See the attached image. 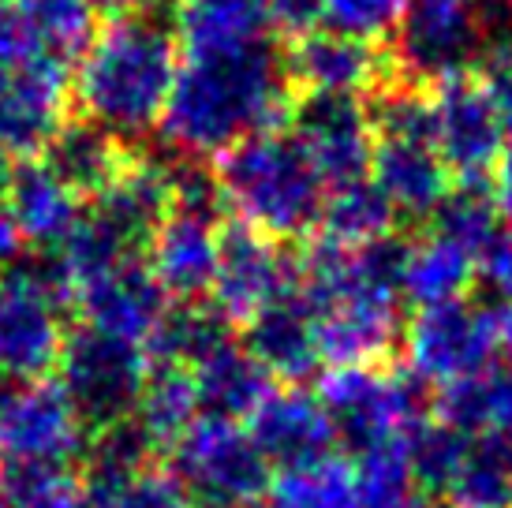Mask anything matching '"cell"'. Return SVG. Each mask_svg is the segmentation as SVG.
Segmentation results:
<instances>
[{
  "label": "cell",
  "instance_id": "cell-43",
  "mask_svg": "<svg viewBox=\"0 0 512 508\" xmlns=\"http://www.w3.org/2000/svg\"><path fill=\"white\" fill-rule=\"evenodd\" d=\"M486 83V94L494 101V109H498V120L505 127V135L512 139V57H501L490 75L483 79Z\"/></svg>",
  "mask_w": 512,
  "mask_h": 508
},
{
  "label": "cell",
  "instance_id": "cell-1",
  "mask_svg": "<svg viewBox=\"0 0 512 508\" xmlns=\"http://www.w3.org/2000/svg\"><path fill=\"white\" fill-rule=\"evenodd\" d=\"M292 113L285 60L270 38L240 49L180 53L161 135L176 157L206 161L236 142L277 131Z\"/></svg>",
  "mask_w": 512,
  "mask_h": 508
},
{
  "label": "cell",
  "instance_id": "cell-37",
  "mask_svg": "<svg viewBox=\"0 0 512 508\" xmlns=\"http://www.w3.org/2000/svg\"><path fill=\"white\" fill-rule=\"evenodd\" d=\"M15 12L60 57L94 38V0H15Z\"/></svg>",
  "mask_w": 512,
  "mask_h": 508
},
{
  "label": "cell",
  "instance_id": "cell-25",
  "mask_svg": "<svg viewBox=\"0 0 512 508\" xmlns=\"http://www.w3.org/2000/svg\"><path fill=\"white\" fill-rule=\"evenodd\" d=\"M232 322L214 303H176L161 314L157 329L143 344L150 367L199 370L206 359H214L221 348L232 344Z\"/></svg>",
  "mask_w": 512,
  "mask_h": 508
},
{
  "label": "cell",
  "instance_id": "cell-39",
  "mask_svg": "<svg viewBox=\"0 0 512 508\" xmlns=\"http://www.w3.org/2000/svg\"><path fill=\"white\" fill-rule=\"evenodd\" d=\"M225 210L228 202L217 172H210L206 161H195V157H172V213H187L217 225Z\"/></svg>",
  "mask_w": 512,
  "mask_h": 508
},
{
  "label": "cell",
  "instance_id": "cell-49",
  "mask_svg": "<svg viewBox=\"0 0 512 508\" xmlns=\"http://www.w3.org/2000/svg\"><path fill=\"white\" fill-rule=\"evenodd\" d=\"M464 4H468V0H464Z\"/></svg>",
  "mask_w": 512,
  "mask_h": 508
},
{
  "label": "cell",
  "instance_id": "cell-38",
  "mask_svg": "<svg viewBox=\"0 0 512 508\" xmlns=\"http://www.w3.org/2000/svg\"><path fill=\"white\" fill-rule=\"evenodd\" d=\"M415 0H322V23L333 34L374 42L404 23Z\"/></svg>",
  "mask_w": 512,
  "mask_h": 508
},
{
  "label": "cell",
  "instance_id": "cell-32",
  "mask_svg": "<svg viewBox=\"0 0 512 508\" xmlns=\"http://www.w3.org/2000/svg\"><path fill=\"white\" fill-rule=\"evenodd\" d=\"M273 508H356V467L344 456H322L311 464L277 471Z\"/></svg>",
  "mask_w": 512,
  "mask_h": 508
},
{
  "label": "cell",
  "instance_id": "cell-40",
  "mask_svg": "<svg viewBox=\"0 0 512 508\" xmlns=\"http://www.w3.org/2000/svg\"><path fill=\"white\" fill-rule=\"evenodd\" d=\"M86 508H195L180 482L172 479V471L146 467L124 486H116L113 494L86 501Z\"/></svg>",
  "mask_w": 512,
  "mask_h": 508
},
{
  "label": "cell",
  "instance_id": "cell-16",
  "mask_svg": "<svg viewBox=\"0 0 512 508\" xmlns=\"http://www.w3.org/2000/svg\"><path fill=\"white\" fill-rule=\"evenodd\" d=\"M247 434L266 456V464L277 471L322 460L337 445V430L329 423L322 400L318 393H307L303 385L273 389L262 400V408L247 419Z\"/></svg>",
  "mask_w": 512,
  "mask_h": 508
},
{
  "label": "cell",
  "instance_id": "cell-2",
  "mask_svg": "<svg viewBox=\"0 0 512 508\" xmlns=\"http://www.w3.org/2000/svg\"><path fill=\"white\" fill-rule=\"evenodd\" d=\"M180 68V42L150 15H116L83 45L72 94L83 120L116 139L161 127Z\"/></svg>",
  "mask_w": 512,
  "mask_h": 508
},
{
  "label": "cell",
  "instance_id": "cell-34",
  "mask_svg": "<svg viewBox=\"0 0 512 508\" xmlns=\"http://www.w3.org/2000/svg\"><path fill=\"white\" fill-rule=\"evenodd\" d=\"M445 497L453 508H512V452L490 438H471Z\"/></svg>",
  "mask_w": 512,
  "mask_h": 508
},
{
  "label": "cell",
  "instance_id": "cell-23",
  "mask_svg": "<svg viewBox=\"0 0 512 508\" xmlns=\"http://www.w3.org/2000/svg\"><path fill=\"white\" fill-rule=\"evenodd\" d=\"M195 378V396H199L202 419H221V423H247L262 400L273 393V378L255 363V355L243 344H228L214 359H206Z\"/></svg>",
  "mask_w": 512,
  "mask_h": 508
},
{
  "label": "cell",
  "instance_id": "cell-26",
  "mask_svg": "<svg viewBox=\"0 0 512 508\" xmlns=\"http://www.w3.org/2000/svg\"><path fill=\"white\" fill-rule=\"evenodd\" d=\"M270 38L262 0H184L180 4V53L240 49Z\"/></svg>",
  "mask_w": 512,
  "mask_h": 508
},
{
  "label": "cell",
  "instance_id": "cell-19",
  "mask_svg": "<svg viewBox=\"0 0 512 508\" xmlns=\"http://www.w3.org/2000/svg\"><path fill=\"white\" fill-rule=\"evenodd\" d=\"M285 71L288 83L303 86V94L359 98L382 83L385 60L370 42L322 30L292 45V53L285 57Z\"/></svg>",
  "mask_w": 512,
  "mask_h": 508
},
{
  "label": "cell",
  "instance_id": "cell-22",
  "mask_svg": "<svg viewBox=\"0 0 512 508\" xmlns=\"http://www.w3.org/2000/svg\"><path fill=\"white\" fill-rule=\"evenodd\" d=\"M128 157L131 150L124 139L109 135L105 127L90 120H64L38 161L79 198H98L124 172Z\"/></svg>",
  "mask_w": 512,
  "mask_h": 508
},
{
  "label": "cell",
  "instance_id": "cell-44",
  "mask_svg": "<svg viewBox=\"0 0 512 508\" xmlns=\"http://www.w3.org/2000/svg\"><path fill=\"white\" fill-rule=\"evenodd\" d=\"M494 202H498L505 225L512 228V139L505 142L498 165H494Z\"/></svg>",
  "mask_w": 512,
  "mask_h": 508
},
{
  "label": "cell",
  "instance_id": "cell-27",
  "mask_svg": "<svg viewBox=\"0 0 512 508\" xmlns=\"http://www.w3.org/2000/svg\"><path fill=\"white\" fill-rule=\"evenodd\" d=\"M397 225V210L393 202L382 195V187L374 180H352V184L329 187L326 202H322V217H318V236L337 247L359 251L367 243H378L393 236Z\"/></svg>",
  "mask_w": 512,
  "mask_h": 508
},
{
  "label": "cell",
  "instance_id": "cell-50",
  "mask_svg": "<svg viewBox=\"0 0 512 508\" xmlns=\"http://www.w3.org/2000/svg\"><path fill=\"white\" fill-rule=\"evenodd\" d=\"M509 452H512V449H509Z\"/></svg>",
  "mask_w": 512,
  "mask_h": 508
},
{
  "label": "cell",
  "instance_id": "cell-4",
  "mask_svg": "<svg viewBox=\"0 0 512 508\" xmlns=\"http://www.w3.org/2000/svg\"><path fill=\"white\" fill-rule=\"evenodd\" d=\"M72 299L75 281L53 251L0 269V381H45L57 370Z\"/></svg>",
  "mask_w": 512,
  "mask_h": 508
},
{
  "label": "cell",
  "instance_id": "cell-41",
  "mask_svg": "<svg viewBox=\"0 0 512 508\" xmlns=\"http://www.w3.org/2000/svg\"><path fill=\"white\" fill-rule=\"evenodd\" d=\"M266 19L273 30H281L288 38H307L322 23V0H262Z\"/></svg>",
  "mask_w": 512,
  "mask_h": 508
},
{
  "label": "cell",
  "instance_id": "cell-10",
  "mask_svg": "<svg viewBox=\"0 0 512 508\" xmlns=\"http://www.w3.org/2000/svg\"><path fill=\"white\" fill-rule=\"evenodd\" d=\"M86 430L57 381H0V467H68Z\"/></svg>",
  "mask_w": 512,
  "mask_h": 508
},
{
  "label": "cell",
  "instance_id": "cell-12",
  "mask_svg": "<svg viewBox=\"0 0 512 508\" xmlns=\"http://www.w3.org/2000/svg\"><path fill=\"white\" fill-rule=\"evenodd\" d=\"M288 124L326 187H341L370 176L374 124H370V109L363 105V98L303 94L299 101H292Z\"/></svg>",
  "mask_w": 512,
  "mask_h": 508
},
{
  "label": "cell",
  "instance_id": "cell-7",
  "mask_svg": "<svg viewBox=\"0 0 512 508\" xmlns=\"http://www.w3.org/2000/svg\"><path fill=\"white\" fill-rule=\"evenodd\" d=\"M150 378V359L143 344L105 337L98 329H72L57 363V385L68 396L86 434L135 415Z\"/></svg>",
  "mask_w": 512,
  "mask_h": 508
},
{
  "label": "cell",
  "instance_id": "cell-47",
  "mask_svg": "<svg viewBox=\"0 0 512 508\" xmlns=\"http://www.w3.org/2000/svg\"><path fill=\"white\" fill-rule=\"evenodd\" d=\"M494 322H498V340L501 348L512 355V296L501 299V307L494 311Z\"/></svg>",
  "mask_w": 512,
  "mask_h": 508
},
{
  "label": "cell",
  "instance_id": "cell-14",
  "mask_svg": "<svg viewBox=\"0 0 512 508\" xmlns=\"http://www.w3.org/2000/svg\"><path fill=\"white\" fill-rule=\"evenodd\" d=\"M483 30L464 0H419L397 27V64L412 86L471 75Z\"/></svg>",
  "mask_w": 512,
  "mask_h": 508
},
{
  "label": "cell",
  "instance_id": "cell-11",
  "mask_svg": "<svg viewBox=\"0 0 512 508\" xmlns=\"http://www.w3.org/2000/svg\"><path fill=\"white\" fill-rule=\"evenodd\" d=\"M430 98V142L441 154L453 180H486L505 150V127L486 94V83L475 75H460L438 83Z\"/></svg>",
  "mask_w": 512,
  "mask_h": 508
},
{
  "label": "cell",
  "instance_id": "cell-5",
  "mask_svg": "<svg viewBox=\"0 0 512 508\" xmlns=\"http://www.w3.org/2000/svg\"><path fill=\"white\" fill-rule=\"evenodd\" d=\"M72 79L57 49L23 23L0 12V154L12 161L42 157L57 127L68 120Z\"/></svg>",
  "mask_w": 512,
  "mask_h": 508
},
{
  "label": "cell",
  "instance_id": "cell-46",
  "mask_svg": "<svg viewBox=\"0 0 512 508\" xmlns=\"http://www.w3.org/2000/svg\"><path fill=\"white\" fill-rule=\"evenodd\" d=\"M169 0H94V8H109L116 15H139V12H154Z\"/></svg>",
  "mask_w": 512,
  "mask_h": 508
},
{
  "label": "cell",
  "instance_id": "cell-18",
  "mask_svg": "<svg viewBox=\"0 0 512 508\" xmlns=\"http://www.w3.org/2000/svg\"><path fill=\"white\" fill-rule=\"evenodd\" d=\"M221 254V228L187 213H169L146 243V266L165 296L176 303H199L210 296Z\"/></svg>",
  "mask_w": 512,
  "mask_h": 508
},
{
  "label": "cell",
  "instance_id": "cell-33",
  "mask_svg": "<svg viewBox=\"0 0 512 508\" xmlns=\"http://www.w3.org/2000/svg\"><path fill=\"white\" fill-rule=\"evenodd\" d=\"M404 438L356 452V460H352V467H356V508H415L423 490L415 486Z\"/></svg>",
  "mask_w": 512,
  "mask_h": 508
},
{
  "label": "cell",
  "instance_id": "cell-15",
  "mask_svg": "<svg viewBox=\"0 0 512 508\" xmlns=\"http://www.w3.org/2000/svg\"><path fill=\"white\" fill-rule=\"evenodd\" d=\"M72 307L79 311L86 329H98L105 337L131 340V344H146L161 314L169 311V296L154 281L143 258H128L79 284Z\"/></svg>",
  "mask_w": 512,
  "mask_h": 508
},
{
  "label": "cell",
  "instance_id": "cell-29",
  "mask_svg": "<svg viewBox=\"0 0 512 508\" xmlns=\"http://www.w3.org/2000/svg\"><path fill=\"white\" fill-rule=\"evenodd\" d=\"M157 445L143 434L135 419H120L94 430L83 445V494L86 501L113 494L116 486L135 479L150 467V452Z\"/></svg>",
  "mask_w": 512,
  "mask_h": 508
},
{
  "label": "cell",
  "instance_id": "cell-30",
  "mask_svg": "<svg viewBox=\"0 0 512 508\" xmlns=\"http://www.w3.org/2000/svg\"><path fill=\"white\" fill-rule=\"evenodd\" d=\"M434 236L464 247L479 262L505 236V217L494 202V191L483 180H456L434 213Z\"/></svg>",
  "mask_w": 512,
  "mask_h": 508
},
{
  "label": "cell",
  "instance_id": "cell-36",
  "mask_svg": "<svg viewBox=\"0 0 512 508\" xmlns=\"http://www.w3.org/2000/svg\"><path fill=\"white\" fill-rule=\"evenodd\" d=\"M0 505L86 508V494L68 467H0Z\"/></svg>",
  "mask_w": 512,
  "mask_h": 508
},
{
  "label": "cell",
  "instance_id": "cell-13",
  "mask_svg": "<svg viewBox=\"0 0 512 508\" xmlns=\"http://www.w3.org/2000/svg\"><path fill=\"white\" fill-rule=\"evenodd\" d=\"M299 284V262L288 258L285 247L266 232L232 221L221 228V254H217L214 307L232 325L247 322L251 314L270 307Z\"/></svg>",
  "mask_w": 512,
  "mask_h": 508
},
{
  "label": "cell",
  "instance_id": "cell-20",
  "mask_svg": "<svg viewBox=\"0 0 512 508\" xmlns=\"http://www.w3.org/2000/svg\"><path fill=\"white\" fill-rule=\"evenodd\" d=\"M370 180L393 202L397 217H434L453 191V172L430 139H374Z\"/></svg>",
  "mask_w": 512,
  "mask_h": 508
},
{
  "label": "cell",
  "instance_id": "cell-28",
  "mask_svg": "<svg viewBox=\"0 0 512 508\" xmlns=\"http://www.w3.org/2000/svg\"><path fill=\"white\" fill-rule=\"evenodd\" d=\"M471 281H475V258L464 247L441 240L434 232L419 243L412 240L404 262V299L419 311L468 299Z\"/></svg>",
  "mask_w": 512,
  "mask_h": 508
},
{
  "label": "cell",
  "instance_id": "cell-35",
  "mask_svg": "<svg viewBox=\"0 0 512 508\" xmlns=\"http://www.w3.org/2000/svg\"><path fill=\"white\" fill-rule=\"evenodd\" d=\"M408 464H412V475H415V486L423 490V494H441L449 490V482H453L456 467L464 460V452H468V434H460L453 426H445L441 419H427V423H419L408 434Z\"/></svg>",
  "mask_w": 512,
  "mask_h": 508
},
{
  "label": "cell",
  "instance_id": "cell-6",
  "mask_svg": "<svg viewBox=\"0 0 512 508\" xmlns=\"http://www.w3.org/2000/svg\"><path fill=\"white\" fill-rule=\"evenodd\" d=\"M318 400L337 430V441L352 452L404 438L419 423L434 419L430 385H423L408 367H337L322 378Z\"/></svg>",
  "mask_w": 512,
  "mask_h": 508
},
{
  "label": "cell",
  "instance_id": "cell-3",
  "mask_svg": "<svg viewBox=\"0 0 512 508\" xmlns=\"http://www.w3.org/2000/svg\"><path fill=\"white\" fill-rule=\"evenodd\" d=\"M225 202L240 213L243 225L285 243L318 228L326 180L303 154L292 131H262L236 142L221 154L217 169Z\"/></svg>",
  "mask_w": 512,
  "mask_h": 508
},
{
  "label": "cell",
  "instance_id": "cell-8",
  "mask_svg": "<svg viewBox=\"0 0 512 508\" xmlns=\"http://www.w3.org/2000/svg\"><path fill=\"white\" fill-rule=\"evenodd\" d=\"M169 471L195 508H240L262 501L273 467L251 441L247 426L199 419L169 449Z\"/></svg>",
  "mask_w": 512,
  "mask_h": 508
},
{
  "label": "cell",
  "instance_id": "cell-9",
  "mask_svg": "<svg viewBox=\"0 0 512 508\" xmlns=\"http://www.w3.org/2000/svg\"><path fill=\"white\" fill-rule=\"evenodd\" d=\"M408 370L430 389H445L464 378H475L494 367L501 352L494 311L471 299H456L445 307H427L400 333Z\"/></svg>",
  "mask_w": 512,
  "mask_h": 508
},
{
  "label": "cell",
  "instance_id": "cell-31",
  "mask_svg": "<svg viewBox=\"0 0 512 508\" xmlns=\"http://www.w3.org/2000/svg\"><path fill=\"white\" fill-rule=\"evenodd\" d=\"M135 423L154 445H176L191 426L199 423V396L191 370L176 367H150V378L143 385V396L135 404Z\"/></svg>",
  "mask_w": 512,
  "mask_h": 508
},
{
  "label": "cell",
  "instance_id": "cell-48",
  "mask_svg": "<svg viewBox=\"0 0 512 508\" xmlns=\"http://www.w3.org/2000/svg\"><path fill=\"white\" fill-rule=\"evenodd\" d=\"M240 508H273V505H266V501H251V505H240Z\"/></svg>",
  "mask_w": 512,
  "mask_h": 508
},
{
  "label": "cell",
  "instance_id": "cell-24",
  "mask_svg": "<svg viewBox=\"0 0 512 508\" xmlns=\"http://www.w3.org/2000/svg\"><path fill=\"white\" fill-rule=\"evenodd\" d=\"M434 419L468 438H490L512 449V367H490L438 389Z\"/></svg>",
  "mask_w": 512,
  "mask_h": 508
},
{
  "label": "cell",
  "instance_id": "cell-42",
  "mask_svg": "<svg viewBox=\"0 0 512 508\" xmlns=\"http://www.w3.org/2000/svg\"><path fill=\"white\" fill-rule=\"evenodd\" d=\"M475 273H479L501 299L512 296V232H505V236L475 262Z\"/></svg>",
  "mask_w": 512,
  "mask_h": 508
},
{
  "label": "cell",
  "instance_id": "cell-21",
  "mask_svg": "<svg viewBox=\"0 0 512 508\" xmlns=\"http://www.w3.org/2000/svg\"><path fill=\"white\" fill-rule=\"evenodd\" d=\"M4 202H8V213L23 243H30L34 251H57L68 240L75 221L83 217V198L72 187L60 184L38 157L15 161Z\"/></svg>",
  "mask_w": 512,
  "mask_h": 508
},
{
  "label": "cell",
  "instance_id": "cell-45",
  "mask_svg": "<svg viewBox=\"0 0 512 508\" xmlns=\"http://www.w3.org/2000/svg\"><path fill=\"white\" fill-rule=\"evenodd\" d=\"M19 258H23V236L15 228L12 213H8V202L0 195V269H8Z\"/></svg>",
  "mask_w": 512,
  "mask_h": 508
},
{
  "label": "cell",
  "instance_id": "cell-17",
  "mask_svg": "<svg viewBox=\"0 0 512 508\" xmlns=\"http://www.w3.org/2000/svg\"><path fill=\"white\" fill-rule=\"evenodd\" d=\"M240 344L255 355V363L273 381H285V385H303L322 367L314 314L299 292V284L243 322Z\"/></svg>",
  "mask_w": 512,
  "mask_h": 508
}]
</instances>
